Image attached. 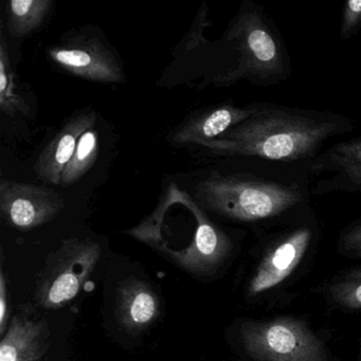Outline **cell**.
<instances>
[{
	"label": "cell",
	"instance_id": "8fae6325",
	"mask_svg": "<svg viewBox=\"0 0 361 361\" xmlns=\"http://www.w3.org/2000/svg\"><path fill=\"white\" fill-rule=\"evenodd\" d=\"M318 173L331 174L317 185L318 193L331 191L361 193V138L341 141L319 156L312 166Z\"/></svg>",
	"mask_w": 361,
	"mask_h": 361
},
{
	"label": "cell",
	"instance_id": "52a82bcc",
	"mask_svg": "<svg viewBox=\"0 0 361 361\" xmlns=\"http://www.w3.org/2000/svg\"><path fill=\"white\" fill-rule=\"evenodd\" d=\"M52 62L75 77L101 83H121L123 71L113 52L94 37H71L48 50Z\"/></svg>",
	"mask_w": 361,
	"mask_h": 361
},
{
	"label": "cell",
	"instance_id": "6da1fadb",
	"mask_svg": "<svg viewBox=\"0 0 361 361\" xmlns=\"http://www.w3.org/2000/svg\"><path fill=\"white\" fill-rule=\"evenodd\" d=\"M350 123L339 116L288 111L274 105H257V111L221 138L196 141L215 154L255 156L278 161L312 157L323 143Z\"/></svg>",
	"mask_w": 361,
	"mask_h": 361
},
{
	"label": "cell",
	"instance_id": "d6986e66",
	"mask_svg": "<svg viewBox=\"0 0 361 361\" xmlns=\"http://www.w3.org/2000/svg\"><path fill=\"white\" fill-rule=\"evenodd\" d=\"M340 245L345 252L361 257V221L346 230L340 240Z\"/></svg>",
	"mask_w": 361,
	"mask_h": 361
},
{
	"label": "cell",
	"instance_id": "277c9868",
	"mask_svg": "<svg viewBox=\"0 0 361 361\" xmlns=\"http://www.w3.org/2000/svg\"><path fill=\"white\" fill-rule=\"evenodd\" d=\"M240 333L247 354L257 361H329L320 338L293 317L248 321Z\"/></svg>",
	"mask_w": 361,
	"mask_h": 361
},
{
	"label": "cell",
	"instance_id": "ac0fdd59",
	"mask_svg": "<svg viewBox=\"0 0 361 361\" xmlns=\"http://www.w3.org/2000/svg\"><path fill=\"white\" fill-rule=\"evenodd\" d=\"M361 27V0H348L342 13L340 35L342 39L354 37Z\"/></svg>",
	"mask_w": 361,
	"mask_h": 361
},
{
	"label": "cell",
	"instance_id": "3957f363",
	"mask_svg": "<svg viewBox=\"0 0 361 361\" xmlns=\"http://www.w3.org/2000/svg\"><path fill=\"white\" fill-rule=\"evenodd\" d=\"M226 37L238 52V65L223 75L219 83L248 80L255 85L269 86L286 78L288 61L282 42L252 4L245 3L240 8Z\"/></svg>",
	"mask_w": 361,
	"mask_h": 361
},
{
	"label": "cell",
	"instance_id": "4fadbf2b",
	"mask_svg": "<svg viewBox=\"0 0 361 361\" xmlns=\"http://www.w3.org/2000/svg\"><path fill=\"white\" fill-rule=\"evenodd\" d=\"M49 336L47 321L16 314L0 341V361L41 360L49 348Z\"/></svg>",
	"mask_w": 361,
	"mask_h": 361
},
{
	"label": "cell",
	"instance_id": "e0dca14e",
	"mask_svg": "<svg viewBox=\"0 0 361 361\" xmlns=\"http://www.w3.org/2000/svg\"><path fill=\"white\" fill-rule=\"evenodd\" d=\"M331 299L342 307L361 310V268L350 270L329 288Z\"/></svg>",
	"mask_w": 361,
	"mask_h": 361
},
{
	"label": "cell",
	"instance_id": "5b68a950",
	"mask_svg": "<svg viewBox=\"0 0 361 361\" xmlns=\"http://www.w3.org/2000/svg\"><path fill=\"white\" fill-rule=\"evenodd\" d=\"M102 255L98 243L66 238L50 253L37 281L35 298L42 307L56 310L78 297Z\"/></svg>",
	"mask_w": 361,
	"mask_h": 361
},
{
	"label": "cell",
	"instance_id": "ba28073f",
	"mask_svg": "<svg viewBox=\"0 0 361 361\" xmlns=\"http://www.w3.org/2000/svg\"><path fill=\"white\" fill-rule=\"evenodd\" d=\"M310 228H299L285 236L262 259L248 285L250 297L261 295L284 282L298 267L312 242Z\"/></svg>",
	"mask_w": 361,
	"mask_h": 361
},
{
	"label": "cell",
	"instance_id": "5bb4252c",
	"mask_svg": "<svg viewBox=\"0 0 361 361\" xmlns=\"http://www.w3.org/2000/svg\"><path fill=\"white\" fill-rule=\"evenodd\" d=\"M54 6L52 0H12L7 4L8 30L22 39L41 28Z\"/></svg>",
	"mask_w": 361,
	"mask_h": 361
},
{
	"label": "cell",
	"instance_id": "30bf717a",
	"mask_svg": "<svg viewBox=\"0 0 361 361\" xmlns=\"http://www.w3.org/2000/svg\"><path fill=\"white\" fill-rule=\"evenodd\" d=\"M96 121V111L90 109L73 116L63 126L37 158L35 172L39 179L50 185H60L61 175L75 154L80 139L94 128Z\"/></svg>",
	"mask_w": 361,
	"mask_h": 361
},
{
	"label": "cell",
	"instance_id": "7c38bea8",
	"mask_svg": "<svg viewBox=\"0 0 361 361\" xmlns=\"http://www.w3.org/2000/svg\"><path fill=\"white\" fill-rule=\"evenodd\" d=\"M257 109V104L247 107L223 104L200 111L173 134V142L194 145L196 141L216 139V137L223 136L226 132L248 119Z\"/></svg>",
	"mask_w": 361,
	"mask_h": 361
},
{
	"label": "cell",
	"instance_id": "2e32d148",
	"mask_svg": "<svg viewBox=\"0 0 361 361\" xmlns=\"http://www.w3.org/2000/svg\"><path fill=\"white\" fill-rule=\"evenodd\" d=\"M98 153V132L92 128L81 137L71 161L65 166L61 175V187H69L79 181L94 166Z\"/></svg>",
	"mask_w": 361,
	"mask_h": 361
},
{
	"label": "cell",
	"instance_id": "9c48e42d",
	"mask_svg": "<svg viewBox=\"0 0 361 361\" xmlns=\"http://www.w3.org/2000/svg\"><path fill=\"white\" fill-rule=\"evenodd\" d=\"M161 303L153 287L145 281L128 278L116 289L115 314L124 331L142 333L159 319Z\"/></svg>",
	"mask_w": 361,
	"mask_h": 361
},
{
	"label": "cell",
	"instance_id": "9a60e30c",
	"mask_svg": "<svg viewBox=\"0 0 361 361\" xmlns=\"http://www.w3.org/2000/svg\"><path fill=\"white\" fill-rule=\"evenodd\" d=\"M0 35V111L12 118L18 115H28L30 109L18 92L3 29Z\"/></svg>",
	"mask_w": 361,
	"mask_h": 361
},
{
	"label": "cell",
	"instance_id": "7a4b0ae2",
	"mask_svg": "<svg viewBox=\"0 0 361 361\" xmlns=\"http://www.w3.org/2000/svg\"><path fill=\"white\" fill-rule=\"evenodd\" d=\"M202 208L227 219L255 221L278 216L303 200L298 188L251 175L212 173L195 185Z\"/></svg>",
	"mask_w": 361,
	"mask_h": 361
},
{
	"label": "cell",
	"instance_id": "8992f818",
	"mask_svg": "<svg viewBox=\"0 0 361 361\" xmlns=\"http://www.w3.org/2000/svg\"><path fill=\"white\" fill-rule=\"evenodd\" d=\"M65 208V200L49 188L16 181H0V212L6 223L28 231L54 221Z\"/></svg>",
	"mask_w": 361,
	"mask_h": 361
},
{
	"label": "cell",
	"instance_id": "ffe728a7",
	"mask_svg": "<svg viewBox=\"0 0 361 361\" xmlns=\"http://www.w3.org/2000/svg\"><path fill=\"white\" fill-rule=\"evenodd\" d=\"M8 297L7 282H6L5 274L3 270L0 272V334L5 335L6 327H7L8 316H9V310H8Z\"/></svg>",
	"mask_w": 361,
	"mask_h": 361
}]
</instances>
